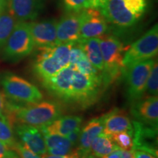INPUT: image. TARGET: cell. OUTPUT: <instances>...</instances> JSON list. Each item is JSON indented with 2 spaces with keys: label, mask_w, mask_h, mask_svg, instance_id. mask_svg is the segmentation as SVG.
Segmentation results:
<instances>
[{
  "label": "cell",
  "mask_w": 158,
  "mask_h": 158,
  "mask_svg": "<svg viewBox=\"0 0 158 158\" xmlns=\"http://www.w3.org/2000/svg\"><path fill=\"white\" fill-rule=\"evenodd\" d=\"M10 113L7 116L11 123L13 118L21 124H28L37 127H44L54 122L62 114L60 106L56 102L42 101L26 107L6 104Z\"/></svg>",
  "instance_id": "cell-1"
},
{
  "label": "cell",
  "mask_w": 158,
  "mask_h": 158,
  "mask_svg": "<svg viewBox=\"0 0 158 158\" xmlns=\"http://www.w3.org/2000/svg\"><path fill=\"white\" fill-rule=\"evenodd\" d=\"M99 39L103 61L101 76L104 84L108 85L114 81L123 73L122 59L124 48L121 41L113 35H103Z\"/></svg>",
  "instance_id": "cell-2"
},
{
  "label": "cell",
  "mask_w": 158,
  "mask_h": 158,
  "mask_svg": "<svg viewBox=\"0 0 158 158\" xmlns=\"http://www.w3.org/2000/svg\"><path fill=\"white\" fill-rule=\"evenodd\" d=\"M103 85L101 74L88 76L75 70L71 79L68 101L76 102L83 107L92 106L98 99Z\"/></svg>",
  "instance_id": "cell-3"
},
{
  "label": "cell",
  "mask_w": 158,
  "mask_h": 158,
  "mask_svg": "<svg viewBox=\"0 0 158 158\" xmlns=\"http://www.w3.org/2000/svg\"><path fill=\"white\" fill-rule=\"evenodd\" d=\"M34 47L29 23L19 21L5 43V56L9 60H19L30 54Z\"/></svg>",
  "instance_id": "cell-4"
},
{
  "label": "cell",
  "mask_w": 158,
  "mask_h": 158,
  "mask_svg": "<svg viewBox=\"0 0 158 158\" xmlns=\"http://www.w3.org/2000/svg\"><path fill=\"white\" fill-rule=\"evenodd\" d=\"M157 52L158 25L155 24L124 52L122 64L124 68L134 63L153 59Z\"/></svg>",
  "instance_id": "cell-5"
},
{
  "label": "cell",
  "mask_w": 158,
  "mask_h": 158,
  "mask_svg": "<svg viewBox=\"0 0 158 158\" xmlns=\"http://www.w3.org/2000/svg\"><path fill=\"white\" fill-rule=\"evenodd\" d=\"M1 83L6 96L14 101L31 104L42 100L43 94L38 88L16 75H5Z\"/></svg>",
  "instance_id": "cell-6"
},
{
  "label": "cell",
  "mask_w": 158,
  "mask_h": 158,
  "mask_svg": "<svg viewBox=\"0 0 158 158\" xmlns=\"http://www.w3.org/2000/svg\"><path fill=\"white\" fill-rule=\"evenodd\" d=\"M155 61L153 59L141 61L126 67L123 73L126 78L127 98L131 102L142 98L150 71Z\"/></svg>",
  "instance_id": "cell-7"
},
{
  "label": "cell",
  "mask_w": 158,
  "mask_h": 158,
  "mask_svg": "<svg viewBox=\"0 0 158 158\" xmlns=\"http://www.w3.org/2000/svg\"><path fill=\"white\" fill-rule=\"evenodd\" d=\"M81 15L79 40L100 37L108 31V21L98 9L84 8L81 11Z\"/></svg>",
  "instance_id": "cell-8"
},
{
  "label": "cell",
  "mask_w": 158,
  "mask_h": 158,
  "mask_svg": "<svg viewBox=\"0 0 158 158\" xmlns=\"http://www.w3.org/2000/svg\"><path fill=\"white\" fill-rule=\"evenodd\" d=\"M133 139V150L145 152L157 158V127L134 121Z\"/></svg>",
  "instance_id": "cell-9"
},
{
  "label": "cell",
  "mask_w": 158,
  "mask_h": 158,
  "mask_svg": "<svg viewBox=\"0 0 158 158\" xmlns=\"http://www.w3.org/2000/svg\"><path fill=\"white\" fill-rule=\"evenodd\" d=\"M100 12L108 22L124 28L132 27L140 19L127 9L123 0H107Z\"/></svg>",
  "instance_id": "cell-10"
},
{
  "label": "cell",
  "mask_w": 158,
  "mask_h": 158,
  "mask_svg": "<svg viewBox=\"0 0 158 158\" xmlns=\"http://www.w3.org/2000/svg\"><path fill=\"white\" fill-rule=\"evenodd\" d=\"M81 11L68 13L57 22L56 45L76 43L79 40Z\"/></svg>",
  "instance_id": "cell-11"
},
{
  "label": "cell",
  "mask_w": 158,
  "mask_h": 158,
  "mask_svg": "<svg viewBox=\"0 0 158 158\" xmlns=\"http://www.w3.org/2000/svg\"><path fill=\"white\" fill-rule=\"evenodd\" d=\"M57 22L58 21L55 19H48L29 23L35 46L40 49L56 45Z\"/></svg>",
  "instance_id": "cell-12"
},
{
  "label": "cell",
  "mask_w": 158,
  "mask_h": 158,
  "mask_svg": "<svg viewBox=\"0 0 158 158\" xmlns=\"http://www.w3.org/2000/svg\"><path fill=\"white\" fill-rule=\"evenodd\" d=\"M76 68L74 65L69 64L62 68L55 76L43 81L44 87L54 95L68 101L70 93L71 79Z\"/></svg>",
  "instance_id": "cell-13"
},
{
  "label": "cell",
  "mask_w": 158,
  "mask_h": 158,
  "mask_svg": "<svg viewBox=\"0 0 158 158\" xmlns=\"http://www.w3.org/2000/svg\"><path fill=\"white\" fill-rule=\"evenodd\" d=\"M15 133L23 145L31 152L40 156L47 153L45 139L38 127L20 124L15 127Z\"/></svg>",
  "instance_id": "cell-14"
},
{
  "label": "cell",
  "mask_w": 158,
  "mask_h": 158,
  "mask_svg": "<svg viewBox=\"0 0 158 158\" xmlns=\"http://www.w3.org/2000/svg\"><path fill=\"white\" fill-rule=\"evenodd\" d=\"M45 0H8L10 14L20 21L34 20L45 5Z\"/></svg>",
  "instance_id": "cell-15"
},
{
  "label": "cell",
  "mask_w": 158,
  "mask_h": 158,
  "mask_svg": "<svg viewBox=\"0 0 158 158\" xmlns=\"http://www.w3.org/2000/svg\"><path fill=\"white\" fill-rule=\"evenodd\" d=\"M131 112L138 122L157 127L158 122V98L151 96L133 102Z\"/></svg>",
  "instance_id": "cell-16"
},
{
  "label": "cell",
  "mask_w": 158,
  "mask_h": 158,
  "mask_svg": "<svg viewBox=\"0 0 158 158\" xmlns=\"http://www.w3.org/2000/svg\"><path fill=\"white\" fill-rule=\"evenodd\" d=\"M106 114L100 117L92 118L81 131L79 138V148L77 150L81 158H90V147L97 136L103 132Z\"/></svg>",
  "instance_id": "cell-17"
},
{
  "label": "cell",
  "mask_w": 158,
  "mask_h": 158,
  "mask_svg": "<svg viewBox=\"0 0 158 158\" xmlns=\"http://www.w3.org/2000/svg\"><path fill=\"white\" fill-rule=\"evenodd\" d=\"M40 51L34 64V70L40 78L45 81L55 76L62 68L52 54L51 47L40 48Z\"/></svg>",
  "instance_id": "cell-18"
},
{
  "label": "cell",
  "mask_w": 158,
  "mask_h": 158,
  "mask_svg": "<svg viewBox=\"0 0 158 158\" xmlns=\"http://www.w3.org/2000/svg\"><path fill=\"white\" fill-rule=\"evenodd\" d=\"M103 131L108 135L123 131L133 132V124L124 112L118 108H114L106 114Z\"/></svg>",
  "instance_id": "cell-19"
},
{
  "label": "cell",
  "mask_w": 158,
  "mask_h": 158,
  "mask_svg": "<svg viewBox=\"0 0 158 158\" xmlns=\"http://www.w3.org/2000/svg\"><path fill=\"white\" fill-rule=\"evenodd\" d=\"M82 118L78 116H59L48 125L39 127L41 133L57 134L66 137L76 128L81 127Z\"/></svg>",
  "instance_id": "cell-20"
},
{
  "label": "cell",
  "mask_w": 158,
  "mask_h": 158,
  "mask_svg": "<svg viewBox=\"0 0 158 158\" xmlns=\"http://www.w3.org/2000/svg\"><path fill=\"white\" fill-rule=\"evenodd\" d=\"M47 147V152L51 155H66L72 152L73 144L67 137L57 134L42 133Z\"/></svg>",
  "instance_id": "cell-21"
},
{
  "label": "cell",
  "mask_w": 158,
  "mask_h": 158,
  "mask_svg": "<svg viewBox=\"0 0 158 158\" xmlns=\"http://www.w3.org/2000/svg\"><path fill=\"white\" fill-rule=\"evenodd\" d=\"M92 64L99 71L103 70V61L100 46L99 37L81 40L78 41Z\"/></svg>",
  "instance_id": "cell-22"
},
{
  "label": "cell",
  "mask_w": 158,
  "mask_h": 158,
  "mask_svg": "<svg viewBox=\"0 0 158 158\" xmlns=\"http://www.w3.org/2000/svg\"><path fill=\"white\" fill-rule=\"evenodd\" d=\"M117 146L114 143L111 136L100 133L92 141L90 147L91 157L102 158L116 149Z\"/></svg>",
  "instance_id": "cell-23"
},
{
  "label": "cell",
  "mask_w": 158,
  "mask_h": 158,
  "mask_svg": "<svg viewBox=\"0 0 158 158\" xmlns=\"http://www.w3.org/2000/svg\"><path fill=\"white\" fill-rule=\"evenodd\" d=\"M0 141L5 144L10 149H13L16 143L11 122L7 116L3 114L0 115Z\"/></svg>",
  "instance_id": "cell-24"
},
{
  "label": "cell",
  "mask_w": 158,
  "mask_h": 158,
  "mask_svg": "<svg viewBox=\"0 0 158 158\" xmlns=\"http://www.w3.org/2000/svg\"><path fill=\"white\" fill-rule=\"evenodd\" d=\"M15 25V18L10 13L0 14V48L5 46Z\"/></svg>",
  "instance_id": "cell-25"
},
{
  "label": "cell",
  "mask_w": 158,
  "mask_h": 158,
  "mask_svg": "<svg viewBox=\"0 0 158 158\" xmlns=\"http://www.w3.org/2000/svg\"><path fill=\"white\" fill-rule=\"evenodd\" d=\"M74 43H64V44L55 45L51 47L52 54L56 57L62 68L68 67L70 64V49Z\"/></svg>",
  "instance_id": "cell-26"
},
{
  "label": "cell",
  "mask_w": 158,
  "mask_h": 158,
  "mask_svg": "<svg viewBox=\"0 0 158 158\" xmlns=\"http://www.w3.org/2000/svg\"><path fill=\"white\" fill-rule=\"evenodd\" d=\"M111 136L112 140L120 149L124 150H131L133 147V132L123 131L115 133Z\"/></svg>",
  "instance_id": "cell-27"
},
{
  "label": "cell",
  "mask_w": 158,
  "mask_h": 158,
  "mask_svg": "<svg viewBox=\"0 0 158 158\" xmlns=\"http://www.w3.org/2000/svg\"><path fill=\"white\" fill-rule=\"evenodd\" d=\"M145 92L152 96H157L158 93V65L155 61L150 71L146 84Z\"/></svg>",
  "instance_id": "cell-28"
},
{
  "label": "cell",
  "mask_w": 158,
  "mask_h": 158,
  "mask_svg": "<svg viewBox=\"0 0 158 158\" xmlns=\"http://www.w3.org/2000/svg\"><path fill=\"white\" fill-rule=\"evenodd\" d=\"M74 66L76 70L83 75H85V76H98L99 75H100L98 73L99 70H97L92 64V63L89 61L87 57L79 61Z\"/></svg>",
  "instance_id": "cell-29"
},
{
  "label": "cell",
  "mask_w": 158,
  "mask_h": 158,
  "mask_svg": "<svg viewBox=\"0 0 158 158\" xmlns=\"http://www.w3.org/2000/svg\"><path fill=\"white\" fill-rule=\"evenodd\" d=\"M127 9L141 18L147 7V0H123Z\"/></svg>",
  "instance_id": "cell-30"
},
{
  "label": "cell",
  "mask_w": 158,
  "mask_h": 158,
  "mask_svg": "<svg viewBox=\"0 0 158 158\" xmlns=\"http://www.w3.org/2000/svg\"><path fill=\"white\" fill-rule=\"evenodd\" d=\"M88 0H63V6L68 13L80 12L87 8Z\"/></svg>",
  "instance_id": "cell-31"
},
{
  "label": "cell",
  "mask_w": 158,
  "mask_h": 158,
  "mask_svg": "<svg viewBox=\"0 0 158 158\" xmlns=\"http://www.w3.org/2000/svg\"><path fill=\"white\" fill-rule=\"evenodd\" d=\"M86 56L81 47L78 42L75 43L72 45L70 53V64L75 65L81 59L86 58Z\"/></svg>",
  "instance_id": "cell-32"
},
{
  "label": "cell",
  "mask_w": 158,
  "mask_h": 158,
  "mask_svg": "<svg viewBox=\"0 0 158 158\" xmlns=\"http://www.w3.org/2000/svg\"><path fill=\"white\" fill-rule=\"evenodd\" d=\"M13 149H14L16 152V153L21 158H42L41 156L37 155L32 152L27 148H26L22 143H18V142L15 143Z\"/></svg>",
  "instance_id": "cell-33"
},
{
  "label": "cell",
  "mask_w": 158,
  "mask_h": 158,
  "mask_svg": "<svg viewBox=\"0 0 158 158\" xmlns=\"http://www.w3.org/2000/svg\"><path fill=\"white\" fill-rule=\"evenodd\" d=\"M81 131V127H79L78 128H76V130H74L73 131L71 132V133H69L68 135L66 136V137L69 139V141L71 142V143L73 144V146L77 143V142L79 141Z\"/></svg>",
  "instance_id": "cell-34"
},
{
  "label": "cell",
  "mask_w": 158,
  "mask_h": 158,
  "mask_svg": "<svg viewBox=\"0 0 158 158\" xmlns=\"http://www.w3.org/2000/svg\"><path fill=\"white\" fill-rule=\"evenodd\" d=\"M42 158H78L80 157L77 150H73L72 152L66 155H62V156H59V155H48V154H44V155H41Z\"/></svg>",
  "instance_id": "cell-35"
},
{
  "label": "cell",
  "mask_w": 158,
  "mask_h": 158,
  "mask_svg": "<svg viewBox=\"0 0 158 158\" xmlns=\"http://www.w3.org/2000/svg\"><path fill=\"white\" fill-rule=\"evenodd\" d=\"M116 150L118 152L120 158H133V150H124L116 147Z\"/></svg>",
  "instance_id": "cell-36"
},
{
  "label": "cell",
  "mask_w": 158,
  "mask_h": 158,
  "mask_svg": "<svg viewBox=\"0 0 158 158\" xmlns=\"http://www.w3.org/2000/svg\"><path fill=\"white\" fill-rule=\"evenodd\" d=\"M133 158H157L145 152L140 150H133Z\"/></svg>",
  "instance_id": "cell-37"
},
{
  "label": "cell",
  "mask_w": 158,
  "mask_h": 158,
  "mask_svg": "<svg viewBox=\"0 0 158 158\" xmlns=\"http://www.w3.org/2000/svg\"><path fill=\"white\" fill-rule=\"evenodd\" d=\"M10 149L2 142L0 141V158H3Z\"/></svg>",
  "instance_id": "cell-38"
},
{
  "label": "cell",
  "mask_w": 158,
  "mask_h": 158,
  "mask_svg": "<svg viewBox=\"0 0 158 158\" xmlns=\"http://www.w3.org/2000/svg\"><path fill=\"white\" fill-rule=\"evenodd\" d=\"M5 103L6 102L5 100V96L0 92V115L2 114L3 110L5 108Z\"/></svg>",
  "instance_id": "cell-39"
},
{
  "label": "cell",
  "mask_w": 158,
  "mask_h": 158,
  "mask_svg": "<svg viewBox=\"0 0 158 158\" xmlns=\"http://www.w3.org/2000/svg\"><path fill=\"white\" fill-rule=\"evenodd\" d=\"M3 158H21L19 157V155H18L16 152L12 151L11 149H9L7 154H6L5 157Z\"/></svg>",
  "instance_id": "cell-40"
},
{
  "label": "cell",
  "mask_w": 158,
  "mask_h": 158,
  "mask_svg": "<svg viewBox=\"0 0 158 158\" xmlns=\"http://www.w3.org/2000/svg\"><path fill=\"white\" fill-rule=\"evenodd\" d=\"M102 158H120V156L118 155V152L115 149L114 152H110L107 155L104 156V157Z\"/></svg>",
  "instance_id": "cell-41"
},
{
  "label": "cell",
  "mask_w": 158,
  "mask_h": 158,
  "mask_svg": "<svg viewBox=\"0 0 158 158\" xmlns=\"http://www.w3.org/2000/svg\"><path fill=\"white\" fill-rule=\"evenodd\" d=\"M87 8H97V0H88Z\"/></svg>",
  "instance_id": "cell-42"
},
{
  "label": "cell",
  "mask_w": 158,
  "mask_h": 158,
  "mask_svg": "<svg viewBox=\"0 0 158 158\" xmlns=\"http://www.w3.org/2000/svg\"><path fill=\"white\" fill-rule=\"evenodd\" d=\"M6 5H7L6 0H0V14L3 13V11L5 10Z\"/></svg>",
  "instance_id": "cell-43"
},
{
  "label": "cell",
  "mask_w": 158,
  "mask_h": 158,
  "mask_svg": "<svg viewBox=\"0 0 158 158\" xmlns=\"http://www.w3.org/2000/svg\"><path fill=\"white\" fill-rule=\"evenodd\" d=\"M107 0H97V8L100 9L106 4Z\"/></svg>",
  "instance_id": "cell-44"
},
{
  "label": "cell",
  "mask_w": 158,
  "mask_h": 158,
  "mask_svg": "<svg viewBox=\"0 0 158 158\" xmlns=\"http://www.w3.org/2000/svg\"><path fill=\"white\" fill-rule=\"evenodd\" d=\"M78 158H81V157H78Z\"/></svg>",
  "instance_id": "cell-45"
}]
</instances>
